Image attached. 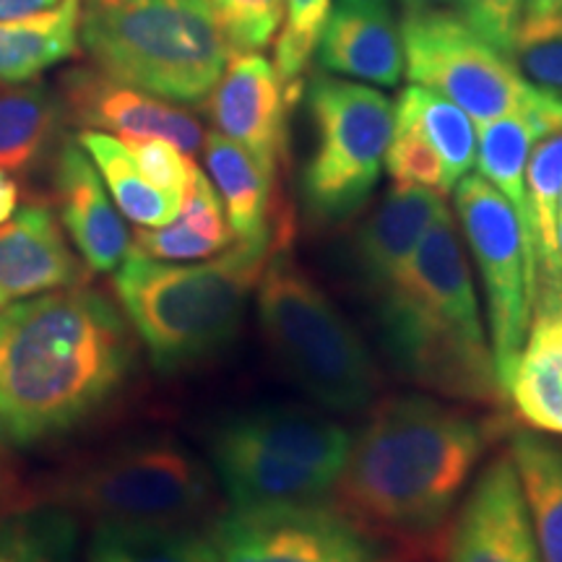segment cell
Instances as JSON below:
<instances>
[{
  "mask_svg": "<svg viewBox=\"0 0 562 562\" xmlns=\"http://www.w3.org/2000/svg\"><path fill=\"white\" fill-rule=\"evenodd\" d=\"M83 281V266L47 203L16 209L0 224V307Z\"/></svg>",
  "mask_w": 562,
  "mask_h": 562,
  "instance_id": "18",
  "label": "cell"
},
{
  "mask_svg": "<svg viewBox=\"0 0 562 562\" xmlns=\"http://www.w3.org/2000/svg\"><path fill=\"white\" fill-rule=\"evenodd\" d=\"M216 476L167 435L138 438L102 453L70 476L63 497L97 524L201 526L216 510Z\"/></svg>",
  "mask_w": 562,
  "mask_h": 562,
  "instance_id": "9",
  "label": "cell"
},
{
  "mask_svg": "<svg viewBox=\"0 0 562 562\" xmlns=\"http://www.w3.org/2000/svg\"><path fill=\"white\" fill-rule=\"evenodd\" d=\"M550 24H552V26H558V30H562V13H560L558 19H550ZM524 26H526V24H524Z\"/></svg>",
  "mask_w": 562,
  "mask_h": 562,
  "instance_id": "43",
  "label": "cell"
},
{
  "mask_svg": "<svg viewBox=\"0 0 562 562\" xmlns=\"http://www.w3.org/2000/svg\"><path fill=\"white\" fill-rule=\"evenodd\" d=\"M446 562H542L510 453L476 476L448 531Z\"/></svg>",
  "mask_w": 562,
  "mask_h": 562,
  "instance_id": "15",
  "label": "cell"
},
{
  "mask_svg": "<svg viewBox=\"0 0 562 562\" xmlns=\"http://www.w3.org/2000/svg\"><path fill=\"white\" fill-rule=\"evenodd\" d=\"M258 321L273 360L328 412L357 414L378 393V364L357 328L284 248L256 284Z\"/></svg>",
  "mask_w": 562,
  "mask_h": 562,
  "instance_id": "7",
  "label": "cell"
},
{
  "mask_svg": "<svg viewBox=\"0 0 562 562\" xmlns=\"http://www.w3.org/2000/svg\"><path fill=\"white\" fill-rule=\"evenodd\" d=\"M206 104L216 133L243 146L279 186L292 102L273 63L263 53H232Z\"/></svg>",
  "mask_w": 562,
  "mask_h": 562,
  "instance_id": "13",
  "label": "cell"
},
{
  "mask_svg": "<svg viewBox=\"0 0 562 562\" xmlns=\"http://www.w3.org/2000/svg\"><path fill=\"white\" fill-rule=\"evenodd\" d=\"M510 459L529 505L542 562H562V446L533 432L513 435Z\"/></svg>",
  "mask_w": 562,
  "mask_h": 562,
  "instance_id": "24",
  "label": "cell"
},
{
  "mask_svg": "<svg viewBox=\"0 0 562 562\" xmlns=\"http://www.w3.org/2000/svg\"><path fill=\"white\" fill-rule=\"evenodd\" d=\"M378 300V331L398 370L456 402L497 404L495 360L453 214L442 209Z\"/></svg>",
  "mask_w": 562,
  "mask_h": 562,
  "instance_id": "3",
  "label": "cell"
},
{
  "mask_svg": "<svg viewBox=\"0 0 562 562\" xmlns=\"http://www.w3.org/2000/svg\"><path fill=\"white\" fill-rule=\"evenodd\" d=\"M331 9V0H284V19H281L277 37V74L284 83L290 102H297L302 74L311 66V58L318 45L323 21Z\"/></svg>",
  "mask_w": 562,
  "mask_h": 562,
  "instance_id": "30",
  "label": "cell"
},
{
  "mask_svg": "<svg viewBox=\"0 0 562 562\" xmlns=\"http://www.w3.org/2000/svg\"><path fill=\"white\" fill-rule=\"evenodd\" d=\"M446 209L440 193L396 186L383 195L351 243V273L370 297H381L406 269L435 216Z\"/></svg>",
  "mask_w": 562,
  "mask_h": 562,
  "instance_id": "19",
  "label": "cell"
},
{
  "mask_svg": "<svg viewBox=\"0 0 562 562\" xmlns=\"http://www.w3.org/2000/svg\"><path fill=\"white\" fill-rule=\"evenodd\" d=\"M19 199H21V188L19 182L11 178V172L0 170V224L9 222L19 209Z\"/></svg>",
  "mask_w": 562,
  "mask_h": 562,
  "instance_id": "39",
  "label": "cell"
},
{
  "mask_svg": "<svg viewBox=\"0 0 562 562\" xmlns=\"http://www.w3.org/2000/svg\"><path fill=\"white\" fill-rule=\"evenodd\" d=\"M125 149L131 151L133 161L138 165L140 175L159 191L180 195L186 193L188 180L193 172V159L178 146L165 138H125Z\"/></svg>",
  "mask_w": 562,
  "mask_h": 562,
  "instance_id": "35",
  "label": "cell"
},
{
  "mask_svg": "<svg viewBox=\"0 0 562 562\" xmlns=\"http://www.w3.org/2000/svg\"><path fill=\"white\" fill-rule=\"evenodd\" d=\"M79 42L112 79L167 102H203L229 42L209 0H81Z\"/></svg>",
  "mask_w": 562,
  "mask_h": 562,
  "instance_id": "5",
  "label": "cell"
},
{
  "mask_svg": "<svg viewBox=\"0 0 562 562\" xmlns=\"http://www.w3.org/2000/svg\"><path fill=\"white\" fill-rule=\"evenodd\" d=\"M53 191L63 227L83 263L97 273L121 269L131 256L133 237L79 138H66L55 154Z\"/></svg>",
  "mask_w": 562,
  "mask_h": 562,
  "instance_id": "16",
  "label": "cell"
},
{
  "mask_svg": "<svg viewBox=\"0 0 562 562\" xmlns=\"http://www.w3.org/2000/svg\"><path fill=\"white\" fill-rule=\"evenodd\" d=\"M60 0H0V21L32 16V13L53 9Z\"/></svg>",
  "mask_w": 562,
  "mask_h": 562,
  "instance_id": "38",
  "label": "cell"
},
{
  "mask_svg": "<svg viewBox=\"0 0 562 562\" xmlns=\"http://www.w3.org/2000/svg\"><path fill=\"white\" fill-rule=\"evenodd\" d=\"M79 144L89 154L94 167L100 170L102 180L108 182V191L115 201V206L125 220H131L138 227H165L178 216L180 195L165 193L154 188L149 180L138 170L131 151L125 149L121 138L110 133L83 131Z\"/></svg>",
  "mask_w": 562,
  "mask_h": 562,
  "instance_id": "25",
  "label": "cell"
},
{
  "mask_svg": "<svg viewBox=\"0 0 562 562\" xmlns=\"http://www.w3.org/2000/svg\"><path fill=\"white\" fill-rule=\"evenodd\" d=\"M315 149L302 170V201L323 224L347 222L375 191L393 133V104L378 89L321 74L307 87Z\"/></svg>",
  "mask_w": 562,
  "mask_h": 562,
  "instance_id": "10",
  "label": "cell"
},
{
  "mask_svg": "<svg viewBox=\"0 0 562 562\" xmlns=\"http://www.w3.org/2000/svg\"><path fill=\"white\" fill-rule=\"evenodd\" d=\"M398 115H406L417 128L425 133L432 149L438 151L446 170L448 188H453L461 178H467L476 165V128L474 121L451 100L427 87H406L398 97Z\"/></svg>",
  "mask_w": 562,
  "mask_h": 562,
  "instance_id": "28",
  "label": "cell"
},
{
  "mask_svg": "<svg viewBox=\"0 0 562 562\" xmlns=\"http://www.w3.org/2000/svg\"><path fill=\"white\" fill-rule=\"evenodd\" d=\"M133 362L128 323L89 286L0 307V448L74 432L123 389Z\"/></svg>",
  "mask_w": 562,
  "mask_h": 562,
  "instance_id": "1",
  "label": "cell"
},
{
  "mask_svg": "<svg viewBox=\"0 0 562 562\" xmlns=\"http://www.w3.org/2000/svg\"><path fill=\"white\" fill-rule=\"evenodd\" d=\"M562 13V0H521L518 5V26L542 24V21L558 19Z\"/></svg>",
  "mask_w": 562,
  "mask_h": 562,
  "instance_id": "37",
  "label": "cell"
},
{
  "mask_svg": "<svg viewBox=\"0 0 562 562\" xmlns=\"http://www.w3.org/2000/svg\"><path fill=\"white\" fill-rule=\"evenodd\" d=\"M505 396L531 427L562 435V305L533 311Z\"/></svg>",
  "mask_w": 562,
  "mask_h": 562,
  "instance_id": "21",
  "label": "cell"
},
{
  "mask_svg": "<svg viewBox=\"0 0 562 562\" xmlns=\"http://www.w3.org/2000/svg\"><path fill=\"white\" fill-rule=\"evenodd\" d=\"M542 131L526 115H505L480 125L476 136V167L487 182L501 191L531 237L529 195H526V165L531 149L542 140ZM533 245V243H531Z\"/></svg>",
  "mask_w": 562,
  "mask_h": 562,
  "instance_id": "27",
  "label": "cell"
},
{
  "mask_svg": "<svg viewBox=\"0 0 562 562\" xmlns=\"http://www.w3.org/2000/svg\"><path fill=\"white\" fill-rule=\"evenodd\" d=\"M406 9H459V0H402Z\"/></svg>",
  "mask_w": 562,
  "mask_h": 562,
  "instance_id": "41",
  "label": "cell"
},
{
  "mask_svg": "<svg viewBox=\"0 0 562 562\" xmlns=\"http://www.w3.org/2000/svg\"><path fill=\"white\" fill-rule=\"evenodd\" d=\"M277 248L235 240L201 263L154 261L131 250L115 271V292L154 368L180 372L227 349Z\"/></svg>",
  "mask_w": 562,
  "mask_h": 562,
  "instance_id": "4",
  "label": "cell"
},
{
  "mask_svg": "<svg viewBox=\"0 0 562 562\" xmlns=\"http://www.w3.org/2000/svg\"><path fill=\"white\" fill-rule=\"evenodd\" d=\"M206 446L232 508L328 505L347 467L351 435L305 406L263 404L216 422Z\"/></svg>",
  "mask_w": 562,
  "mask_h": 562,
  "instance_id": "6",
  "label": "cell"
},
{
  "mask_svg": "<svg viewBox=\"0 0 562 562\" xmlns=\"http://www.w3.org/2000/svg\"><path fill=\"white\" fill-rule=\"evenodd\" d=\"M453 188L456 216L487 297L492 360L505 398L533 315V245L510 201L482 175L469 172Z\"/></svg>",
  "mask_w": 562,
  "mask_h": 562,
  "instance_id": "11",
  "label": "cell"
},
{
  "mask_svg": "<svg viewBox=\"0 0 562 562\" xmlns=\"http://www.w3.org/2000/svg\"><path fill=\"white\" fill-rule=\"evenodd\" d=\"M510 60L524 79L542 89L562 91V30L550 21L516 26Z\"/></svg>",
  "mask_w": 562,
  "mask_h": 562,
  "instance_id": "33",
  "label": "cell"
},
{
  "mask_svg": "<svg viewBox=\"0 0 562 562\" xmlns=\"http://www.w3.org/2000/svg\"><path fill=\"white\" fill-rule=\"evenodd\" d=\"M79 521L66 505H30L0 516V562H76Z\"/></svg>",
  "mask_w": 562,
  "mask_h": 562,
  "instance_id": "29",
  "label": "cell"
},
{
  "mask_svg": "<svg viewBox=\"0 0 562 562\" xmlns=\"http://www.w3.org/2000/svg\"><path fill=\"white\" fill-rule=\"evenodd\" d=\"M131 250L140 256L154 258V261H206L224 250V245L209 240L199 232L180 222L178 216L165 227H140L133 237Z\"/></svg>",
  "mask_w": 562,
  "mask_h": 562,
  "instance_id": "34",
  "label": "cell"
},
{
  "mask_svg": "<svg viewBox=\"0 0 562 562\" xmlns=\"http://www.w3.org/2000/svg\"><path fill=\"white\" fill-rule=\"evenodd\" d=\"M558 250H560V261H562V195L558 203Z\"/></svg>",
  "mask_w": 562,
  "mask_h": 562,
  "instance_id": "42",
  "label": "cell"
},
{
  "mask_svg": "<svg viewBox=\"0 0 562 562\" xmlns=\"http://www.w3.org/2000/svg\"><path fill=\"white\" fill-rule=\"evenodd\" d=\"M203 157L235 240L277 243L284 248L292 224L286 214H277V182L243 146L216 131L203 138Z\"/></svg>",
  "mask_w": 562,
  "mask_h": 562,
  "instance_id": "20",
  "label": "cell"
},
{
  "mask_svg": "<svg viewBox=\"0 0 562 562\" xmlns=\"http://www.w3.org/2000/svg\"><path fill=\"white\" fill-rule=\"evenodd\" d=\"M495 425L430 396H391L351 440L331 508L383 544L440 537Z\"/></svg>",
  "mask_w": 562,
  "mask_h": 562,
  "instance_id": "2",
  "label": "cell"
},
{
  "mask_svg": "<svg viewBox=\"0 0 562 562\" xmlns=\"http://www.w3.org/2000/svg\"><path fill=\"white\" fill-rule=\"evenodd\" d=\"M60 117L58 91L40 83L0 89V170H32L50 149Z\"/></svg>",
  "mask_w": 562,
  "mask_h": 562,
  "instance_id": "26",
  "label": "cell"
},
{
  "mask_svg": "<svg viewBox=\"0 0 562 562\" xmlns=\"http://www.w3.org/2000/svg\"><path fill=\"white\" fill-rule=\"evenodd\" d=\"M402 42L409 81L438 91L476 125L526 115L542 136L562 133V91L524 79L456 9H406Z\"/></svg>",
  "mask_w": 562,
  "mask_h": 562,
  "instance_id": "8",
  "label": "cell"
},
{
  "mask_svg": "<svg viewBox=\"0 0 562 562\" xmlns=\"http://www.w3.org/2000/svg\"><path fill=\"white\" fill-rule=\"evenodd\" d=\"M518 5L521 0H459L456 11L482 40H487L495 50L510 58L518 26Z\"/></svg>",
  "mask_w": 562,
  "mask_h": 562,
  "instance_id": "36",
  "label": "cell"
},
{
  "mask_svg": "<svg viewBox=\"0 0 562 562\" xmlns=\"http://www.w3.org/2000/svg\"><path fill=\"white\" fill-rule=\"evenodd\" d=\"M87 562H220L211 529L170 524H97Z\"/></svg>",
  "mask_w": 562,
  "mask_h": 562,
  "instance_id": "23",
  "label": "cell"
},
{
  "mask_svg": "<svg viewBox=\"0 0 562 562\" xmlns=\"http://www.w3.org/2000/svg\"><path fill=\"white\" fill-rule=\"evenodd\" d=\"M326 74L396 87L404 76L402 26L391 0H331L318 37Z\"/></svg>",
  "mask_w": 562,
  "mask_h": 562,
  "instance_id": "17",
  "label": "cell"
},
{
  "mask_svg": "<svg viewBox=\"0 0 562 562\" xmlns=\"http://www.w3.org/2000/svg\"><path fill=\"white\" fill-rule=\"evenodd\" d=\"M81 0H60L32 16L0 21V83H26L79 50Z\"/></svg>",
  "mask_w": 562,
  "mask_h": 562,
  "instance_id": "22",
  "label": "cell"
},
{
  "mask_svg": "<svg viewBox=\"0 0 562 562\" xmlns=\"http://www.w3.org/2000/svg\"><path fill=\"white\" fill-rule=\"evenodd\" d=\"M383 167L396 186L427 188V191H435L440 195L451 191L446 182V170H442L438 151L432 149L425 133L409 117L398 115L396 110H393V133L389 149H385Z\"/></svg>",
  "mask_w": 562,
  "mask_h": 562,
  "instance_id": "31",
  "label": "cell"
},
{
  "mask_svg": "<svg viewBox=\"0 0 562 562\" xmlns=\"http://www.w3.org/2000/svg\"><path fill=\"white\" fill-rule=\"evenodd\" d=\"M220 562H391L381 539L331 505L232 508L211 524Z\"/></svg>",
  "mask_w": 562,
  "mask_h": 562,
  "instance_id": "12",
  "label": "cell"
},
{
  "mask_svg": "<svg viewBox=\"0 0 562 562\" xmlns=\"http://www.w3.org/2000/svg\"><path fill=\"white\" fill-rule=\"evenodd\" d=\"M232 53H261L277 37L284 0H209Z\"/></svg>",
  "mask_w": 562,
  "mask_h": 562,
  "instance_id": "32",
  "label": "cell"
},
{
  "mask_svg": "<svg viewBox=\"0 0 562 562\" xmlns=\"http://www.w3.org/2000/svg\"><path fill=\"white\" fill-rule=\"evenodd\" d=\"M63 115L83 128L110 131L125 138H165L180 151L203 146V125L178 104L112 79L100 68H68L58 81Z\"/></svg>",
  "mask_w": 562,
  "mask_h": 562,
  "instance_id": "14",
  "label": "cell"
},
{
  "mask_svg": "<svg viewBox=\"0 0 562 562\" xmlns=\"http://www.w3.org/2000/svg\"><path fill=\"white\" fill-rule=\"evenodd\" d=\"M21 495H24V492H21L19 476L0 461V516L9 513L11 505H16L21 501Z\"/></svg>",
  "mask_w": 562,
  "mask_h": 562,
  "instance_id": "40",
  "label": "cell"
}]
</instances>
